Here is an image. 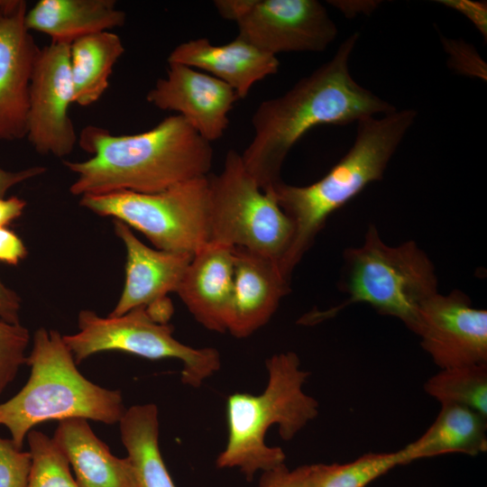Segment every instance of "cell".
Listing matches in <instances>:
<instances>
[{
	"label": "cell",
	"mask_w": 487,
	"mask_h": 487,
	"mask_svg": "<svg viewBox=\"0 0 487 487\" xmlns=\"http://www.w3.org/2000/svg\"><path fill=\"white\" fill-rule=\"evenodd\" d=\"M52 439L73 469L79 487H138L130 459L114 455L87 419L59 421Z\"/></svg>",
	"instance_id": "obj_19"
},
{
	"label": "cell",
	"mask_w": 487,
	"mask_h": 487,
	"mask_svg": "<svg viewBox=\"0 0 487 487\" xmlns=\"http://www.w3.org/2000/svg\"><path fill=\"white\" fill-rule=\"evenodd\" d=\"M26 364L31 368L26 384L0 403V426L19 449L32 427L44 421L80 418L113 425L125 411L120 391L100 387L80 373L57 330H36Z\"/></svg>",
	"instance_id": "obj_5"
},
{
	"label": "cell",
	"mask_w": 487,
	"mask_h": 487,
	"mask_svg": "<svg viewBox=\"0 0 487 487\" xmlns=\"http://www.w3.org/2000/svg\"><path fill=\"white\" fill-rule=\"evenodd\" d=\"M31 467L26 487H79L53 439L32 429L27 435Z\"/></svg>",
	"instance_id": "obj_26"
},
{
	"label": "cell",
	"mask_w": 487,
	"mask_h": 487,
	"mask_svg": "<svg viewBox=\"0 0 487 487\" xmlns=\"http://www.w3.org/2000/svg\"><path fill=\"white\" fill-rule=\"evenodd\" d=\"M79 203L139 231L159 250L193 254L210 240L207 176L157 193L84 195Z\"/></svg>",
	"instance_id": "obj_8"
},
{
	"label": "cell",
	"mask_w": 487,
	"mask_h": 487,
	"mask_svg": "<svg viewBox=\"0 0 487 487\" xmlns=\"http://www.w3.org/2000/svg\"><path fill=\"white\" fill-rule=\"evenodd\" d=\"M20 297L0 280V319L13 324L20 323Z\"/></svg>",
	"instance_id": "obj_32"
},
{
	"label": "cell",
	"mask_w": 487,
	"mask_h": 487,
	"mask_svg": "<svg viewBox=\"0 0 487 487\" xmlns=\"http://www.w3.org/2000/svg\"><path fill=\"white\" fill-rule=\"evenodd\" d=\"M146 96L161 110L177 112L206 141L220 139L229 124L228 114L239 98L234 90L214 76L194 68L168 63Z\"/></svg>",
	"instance_id": "obj_14"
},
{
	"label": "cell",
	"mask_w": 487,
	"mask_h": 487,
	"mask_svg": "<svg viewBox=\"0 0 487 487\" xmlns=\"http://www.w3.org/2000/svg\"><path fill=\"white\" fill-rule=\"evenodd\" d=\"M417 115L413 109L396 108L380 118L359 120L352 147L320 179L301 187L281 180L271 188L294 229L289 248L279 262L287 278L290 279L327 218L370 183L383 178Z\"/></svg>",
	"instance_id": "obj_3"
},
{
	"label": "cell",
	"mask_w": 487,
	"mask_h": 487,
	"mask_svg": "<svg viewBox=\"0 0 487 487\" xmlns=\"http://www.w3.org/2000/svg\"><path fill=\"white\" fill-rule=\"evenodd\" d=\"M221 17L234 21L238 36L276 56L289 51H322L337 28L317 0H216Z\"/></svg>",
	"instance_id": "obj_10"
},
{
	"label": "cell",
	"mask_w": 487,
	"mask_h": 487,
	"mask_svg": "<svg viewBox=\"0 0 487 487\" xmlns=\"http://www.w3.org/2000/svg\"><path fill=\"white\" fill-rule=\"evenodd\" d=\"M78 142L91 157L63 164L76 175L70 193L80 197L115 191L157 193L207 176L213 161L211 143L179 115L133 134L115 135L87 125Z\"/></svg>",
	"instance_id": "obj_2"
},
{
	"label": "cell",
	"mask_w": 487,
	"mask_h": 487,
	"mask_svg": "<svg viewBox=\"0 0 487 487\" xmlns=\"http://www.w3.org/2000/svg\"><path fill=\"white\" fill-rule=\"evenodd\" d=\"M78 331L63 335L77 364L104 351H121L150 360L181 361V381L198 388L220 369V355L212 347L194 348L173 336V327L155 321L145 307L119 317H103L89 309L78 314Z\"/></svg>",
	"instance_id": "obj_9"
},
{
	"label": "cell",
	"mask_w": 487,
	"mask_h": 487,
	"mask_svg": "<svg viewBox=\"0 0 487 487\" xmlns=\"http://www.w3.org/2000/svg\"><path fill=\"white\" fill-rule=\"evenodd\" d=\"M234 246L207 242L192 256L176 293L205 328L227 331L234 294Z\"/></svg>",
	"instance_id": "obj_16"
},
{
	"label": "cell",
	"mask_w": 487,
	"mask_h": 487,
	"mask_svg": "<svg viewBox=\"0 0 487 487\" xmlns=\"http://www.w3.org/2000/svg\"><path fill=\"white\" fill-rule=\"evenodd\" d=\"M72 104L69 44L51 42L41 49L30 86L26 137L37 152L61 158L73 151L78 137L69 115Z\"/></svg>",
	"instance_id": "obj_11"
},
{
	"label": "cell",
	"mask_w": 487,
	"mask_h": 487,
	"mask_svg": "<svg viewBox=\"0 0 487 487\" xmlns=\"http://www.w3.org/2000/svg\"><path fill=\"white\" fill-rule=\"evenodd\" d=\"M46 171L41 166L30 167L17 171H10L0 168V198H5L6 192L15 185L37 177Z\"/></svg>",
	"instance_id": "obj_33"
},
{
	"label": "cell",
	"mask_w": 487,
	"mask_h": 487,
	"mask_svg": "<svg viewBox=\"0 0 487 487\" xmlns=\"http://www.w3.org/2000/svg\"><path fill=\"white\" fill-rule=\"evenodd\" d=\"M27 255V249L21 238L7 228L0 227V262L17 265Z\"/></svg>",
	"instance_id": "obj_31"
},
{
	"label": "cell",
	"mask_w": 487,
	"mask_h": 487,
	"mask_svg": "<svg viewBox=\"0 0 487 487\" xmlns=\"http://www.w3.org/2000/svg\"><path fill=\"white\" fill-rule=\"evenodd\" d=\"M265 366L268 382L261 394L228 397L227 441L216 460L217 468H237L249 482L285 464L284 451L265 443L270 427L277 426L282 440L289 441L318 415V402L303 391L309 372L300 368L296 353L275 354Z\"/></svg>",
	"instance_id": "obj_4"
},
{
	"label": "cell",
	"mask_w": 487,
	"mask_h": 487,
	"mask_svg": "<svg viewBox=\"0 0 487 487\" xmlns=\"http://www.w3.org/2000/svg\"><path fill=\"white\" fill-rule=\"evenodd\" d=\"M438 2L464 15L486 39L487 5L485 2L472 0H442Z\"/></svg>",
	"instance_id": "obj_30"
},
{
	"label": "cell",
	"mask_w": 487,
	"mask_h": 487,
	"mask_svg": "<svg viewBox=\"0 0 487 487\" xmlns=\"http://www.w3.org/2000/svg\"><path fill=\"white\" fill-rule=\"evenodd\" d=\"M341 288L348 297L326 316L365 303L381 315L398 318L413 333L421 305L438 292L436 269L427 254L414 241L386 244L373 225L361 246L345 250Z\"/></svg>",
	"instance_id": "obj_6"
},
{
	"label": "cell",
	"mask_w": 487,
	"mask_h": 487,
	"mask_svg": "<svg viewBox=\"0 0 487 487\" xmlns=\"http://www.w3.org/2000/svg\"><path fill=\"white\" fill-rule=\"evenodd\" d=\"M409 464L403 451L367 453L344 464H308L306 487H366L391 469Z\"/></svg>",
	"instance_id": "obj_24"
},
{
	"label": "cell",
	"mask_w": 487,
	"mask_h": 487,
	"mask_svg": "<svg viewBox=\"0 0 487 487\" xmlns=\"http://www.w3.org/2000/svg\"><path fill=\"white\" fill-rule=\"evenodd\" d=\"M234 294L227 332L246 338L266 325L289 292L278 261L234 247Z\"/></svg>",
	"instance_id": "obj_15"
},
{
	"label": "cell",
	"mask_w": 487,
	"mask_h": 487,
	"mask_svg": "<svg viewBox=\"0 0 487 487\" xmlns=\"http://www.w3.org/2000/svg\"><path fill=\"white\" fill-rule=\"evenodd\" d=\"M27 4L0 0V141L26 137L30 86L41 48L25 26Z\"/></svg>",
	"instance_id": "obj_13"
},
{
	"label": "cell",
	"mask_w": 487,
	"mask_h": 487,
	"mask_svg": "<svg viewBox=\"0 0 487 487\" xmlns=\"http://www.w3.org/2000/svg\"><path fill=\"white\" fill-rule=\"evenodd\" d=\"M308 464L289 469L285 464L262 472L259 487H306Z\"/></svg>",
	"instance_id": "obj_29"
},
{
	"label": "cell",
	"mask_w": 487,
	"mask_h": 487,
	"mask_svg": "<svg viewBox=\"0 0 487 487\" xmlns=\"http://www.w3.org/2000/svg\"><path fill=\"white\" fill-rule=\"evenodd\" d=\"M207 179L209 241L243 247L280 262L294 229L272 189H261L234 149L227 152L222 171Z\"/></svg>",
	"instance_id": "obj_7"
},
{
	"label": "cell",
	"mask_w": 487,
	"mask_h": 487,
	"mask_svg": "<svg viewBox=\"0 0 487 487\" xmlns=\"http://www.w3.org/2000/svg\"><path fill=\"white\" fill-rule=\"evenodd\" d=\"M402 449L409 463L446 454L476 456L487 450V417L465 407L441 405L427 431Z\"/></svg>",
	"instance_id": "obj_21"
},
{
	"label": "cell",
	"mask_w": 487,
	"mask_h": 487,
	"mask_svg": "<svg viewBox=\"0 0 487 487\" xmlns=\"http://www.w3.org/2000/svg\"><path fill=\"white\" fill-rule=\"evenodd\" d=\"M26 207V201L17 198H0V227L12 223L22 216Z\"/></svg>",
	"instance_id": "obj_34"
},
{
	"label": "cell",
	"mask_w": 487,
	"mask_h": 487,
	"mask_svg": "<svg viewBox=\"0 0 487 487\" xmlns=\"http://www.w3.org/2000/svg\"><path fill=\"white\" fill-rule=\"evenodd\" d=\"M415 334L440 369L487 363V310L473 308L462 291L437 292L426 300Z\"/></svg>",
	"instance_id": "obj_12"
},
{
	"label": "cell",
	"mask_w": 487,
	"mask_h": 487,
	"mask_svg": "<svg viewBox=\"0 0 487 487\" xmlns=\"http://www.w3.org/2000/svg\"><path fill=\"white\" fill-rule=\"evenodd\" d=\"M118 423L138 487H176L160 451L157 406L133 405L125 409Z\"/></svg>",
	"instance_id": "obj_23"
},
{
	"label": "cell",
	"mask_w": 487,
	"mask_h": 487,
	"mask_svg": "<svg viewBox=\"0 0 487 487\" xmlns=\"http://www.w3.org/2000/svg\"><path fill=\"white\" fill-rule=\"evenodd\" d=\"M358 37L357 32L351 34L328 61L255 110L252 117L254 135L241 157L262 191L281 181L285 158L312 128L345 125L396 109L352 77L349 60Z\"/></svg>",
	"instance_id": "obj_1"
},
{
	"label": "cell",
	"mask_w": 487,
	"mask_h": 487,
	"mask_svg": "<svg viewBox=\"0 0 487 487\" xmlns=\"http://www.w3.org/2000/svg\"><path fill=\"white\" fill-rule=\"evenodd\" d=\"M126 14L114 0H39L25 14V26L51 37V42L74 41L124 24Z\"/></svg>",
	"instance_id": "obj_20"
},
{
	"label": "cell",
	"mask_w": 487,
	"mask_h": 487,
	"mask_svg": "<svg viewBox=\"0 0 487 487\" xmlns=\"http://www.w3.org/2000/svg\"><path fill=\"white\" fill-rule=\"evenodd\" d=\"M114 225L126 253L124 289L108 315L119 317L176 292L193 254L152 249L141 242L124 223L115 220Z\"/></svg>",
	"instance_id": "obj_17"
},
{
	"label": "cell",
	"mask_w": 487,
	"mask_h": 487,
	"mask_svg": "<svg viewBox=\"0 0 487 487\" xmlns=\"http://www.w3.org/2000/svg\"><path fill=\"white\" fill-rule=\"evenodd\" d=\"M424 390L440 405H458L487 417V363L440 369Z\"/></svg>",
	"instance_id": "obj_25"
},
{
	"label": "cell",
	"mask_w": 487,
	"mask_h": 487,
	"mask_svg": "<svg viewBox=\"0 0 487 487\" xmlns=\"http://www.w3.org/2000/svg\"><path fill=\"white\" fill-rule=\"evenodd\" d=\"M29 331L21 323L0 319V394L14 381L20 367L26 363L25 350Z\"/></svg>",
	"instance_id": "obj_27"
},
{
	"label": "cell",
	"mask_w": 487,
	"mask_h": 487,
	"mask_svg": "<svg viewBox=\"0 0 487 487\" xmlns=\"http://www.w3.org/2000/svg\"><path fill=\"white\" fill-rule=\"evenodd\" d=\"M124 52L121 38L111 31L93 33L69 44L74 104L88 106L101 98Z\"/></svg>",
	"instance_id": "obj_22"
},
{
	"label": "cell",
	"mask_w": 487,
	"mask_h": 487,
	"mask_svg": "<svg viewBox=\"0 0 487 487\" xmlns=\"http://www.w3.org/2000/svg\"><path fill=\"white\" fill-rule=\"evenodd\" d=\"M168 63L202 69L231 87L239 99L245 98L253 86L278 72L276 56L263 51L240 36L223 45L208 39L189 40L175 47Z\"/></svg>",
	"instance_id": "obj_18"
},
{
	"label": "cell",
	"mask_w": 487,
	"mask_h": 487,
	"mask_svg": "<svg viewBox=\"0 0 487 487\" xmlns=\"http://www.w3.org/2000/svg\"><path fill=\"white\" fill-rule=\"evenodd\" d=\"M31 455L0 436V487H26Z\"/></svg>",
	"instance_id": "obj_28"
},
{
	"label": "cell",
	"mask_w": 487,
	"mask_h": 487,
	"mask_svg": "<svg viewBox=\"0 0 487 487\" xmlns=\"http://www.w3.org/2000/svg\"><path fill=\"white\" fill-rule=\"evenodd\" d=\"M330 3L345 13V15H353L362 12L368 13L369 11H372L376 6L375 2L332 1Z\"/></svg>",
	"instance_id": "obj_35"
}]
</instances>
